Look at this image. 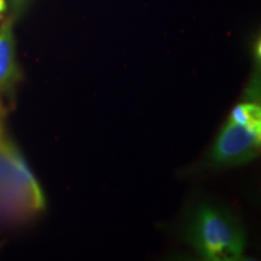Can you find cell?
Wrapping results in <instances>:
<instances>
[{
    "label": "cell",
    "mask_w": 261,
    "mask_h": 261,
    "mask_svg": "<svg viewBox=\"0 0 261 261\" xmlns=\"http://www.w3.org/2000/svg\"><path fill=\"white\" fill-rule=\"evenodd\" d=\"M230 121H233L240 125L261 127V108L256 100H248L237 104L228 117Z\"/></svg>",
    "instance_id": "cell-5"
},
{
    "label": "cell",
    "mask_w": 261,
    "mask_h": 261,
    "mask_svg": "<svg viewBox=\"0 0 261 261\" xmlns=\"http://www.w3.org/2000/svg\"><path fill=\"white\" fill-rule=\"evenodd\" d=\"M261 127L244 126L227 120L212 146L207 163L223 168L250 162L259 155Z\"/></svg>",
    "instance_id": "cell-3"
},
{
    "label": "cell",
    "mask_w": 261,
    "mask_h": 261,
    "mask_svg": "<svg viewBox=\"0 0 261 261\" xmlns=\"http://www.w3.org/2000/svg\"><path fill=\"white\" fill-rule=\"evenodd\" d=\"M25 2H27V0H10V3H11V5L14 6L15 9H21L22 6L25 4Z\"/></svg>",
    "instance_id": "cell-6"
},
{
    "label": "cell",
    "mask_w": 261,
    "mask_h": 261,
    "mask_svg": "<svg viewBox=\"0 0 261 261\" xmlns=\"http://www.w3.org/2000/svg\"><path fill=\"white\" fill-rule=\"evenodd\" d=\"M6 10V0H0V15L4 14Z\"/></svg>",
    "instance_id": "cell-7"
},
{
    "label": "cell",
    "mask_w": 261,
    "mask_h": 261,
    "mask_svg": "<svg viewBox=\"0 0 261 261\" xmlns=\"http://www.w3.org/2000/svg\"><path fill=\"white\" fill-rule=\"evenodd\" d=\"M187 240L201 259L208 261L241 260L246 249V234L232 214L204 203L192 213Z\"/></svg>",
    "instance_id": "cell-2"
},
{
    "label": "cell",
    "mask_w": 261,
    "mask_h": 261,
    "mask_svg": "<svg viewBox=\"0 0 261 261\" xmlns=\"http://www.w3.org/2000/svg\"><path fill=\"white\" fill-rule=\"evenodd\" d=\"M18 75L12 23L8 19L0 28V91L11 87Z\"/></svg>",
    "instance_id": "cell-4"
},
{
    "label": "cell",
    "mask_w": 261,
    "mask_h": 261,
    "mask_svg": "<svg viewBox=\"0 0 261 261\" xmlns=\"http://www.w3.org/2000/svg\"><path fill=\"white\" fill-rule=\"evenodd\" d=\"M46 207L37 178L17 146L0 132V219L24 221Z\"/></svg>",
    "instance_id": "cell-1"
},
{
    "label": "cell",
    "mask_w": 261,
    "mask_h": 261,
    "mask_svg": "<svg viewBox=\"0 0 261 261\" xmlns=\"http://www.w3.org/2000/svg\"><path fill=\"white\" fill-rule=\"evenodd\" d=\"M3 130V109L0 107V132Z\"/></svg>",
    "instance_id": "cell-8"
}]
</instances>
